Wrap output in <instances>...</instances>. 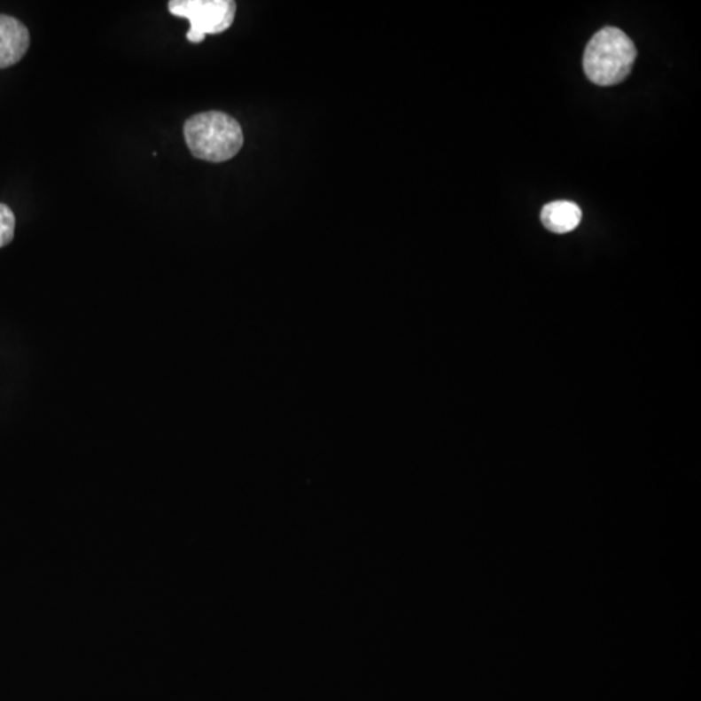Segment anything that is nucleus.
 <instances>
[{"mask_svg": "<svg viewBox=\"0 0 701 701\" xmlns=\"http://www.w3.org/2000/svg\"><path fill=\"white\" fill-rule=\"evenodd\" d=\"M183 136L192 156L209 163L230 160L245 142L239 122L220 111L190 117L183 127Z\"/></svg>", "mask_w": 701, "mask_h": 701, "instance_id": "nucleus-1", "label": "nucleus"}, {"mask_svg": "<svg viewBox=\"0 0 701 701\" xmlns=\"http://www.w3.org/2000/svg\"><path fill=\"white\" fill-rule=\"evenodd\" d=\"M635 58L633 41L622 30L608 27L588 42L583 68L591 82L600 86L616 85L630 74Z\"/></svg>", "mask_w": 701, "mask_h": 701, "instance_id": "nucleus-2", "label": "nucleus"}, {"mask_svg": "<svg viewBox=\"0 0 701 701\" xmlns=\"http://www.w3.org/2000/svg\"><path fill=\"white\" fill-rule=\"evenodd\" d=\"M541 219L543 225L552 233L565 234L580 225L582 211L575 203L557 200L544 206Z\"/></svg>", "mask_w": 701, "mask_h": 701, "instance_id": "nucleus-5", "label": "nucleus"}, {"mask_svg": "<svg viewBox=\"0 0 701 701\" xmlns=\"http://www.w3.org/2000/svg\"><path fill=\"white\" fill-rule=\"evenodd\" d=\"M30 46V33L19 19L0 15V69L18 64Z\"/></svg>", "mask_w": 701, "mask_h": 701, "instance_id": "nucleus-4", "label": "nucleus"}, {"mask_svg": "<svg viewBox=\"0 0 701 701\" xmlns=\"http://www.w3.org/2000/svg\"><path fill=\"white\" fill-rule=\"evenodd\" d=\"M167 8L175 18L189 19L187 41L200 43L206 35H220L231 27L237 4L230 0H172Z\"/></svg>", "mask_w": 701, "mask_h": 701, "instance_id": "nucleus-3", "label": "nucleus"}, {"mask_svg": "<svg viewBox=\"0 0 701 701\" xmlns=\"http://www.w3.org/2000/svg\"><path fill=\"white\" fill-rule=\"evenodd\" d=\"M16 217L12 209L0 203V248L12 242L15 237Z\"/></svg>", "mask_w": 701, "mask_h": 701, "instance_id": "nucleus-6", "label": "nucleus"}]
</instances>
